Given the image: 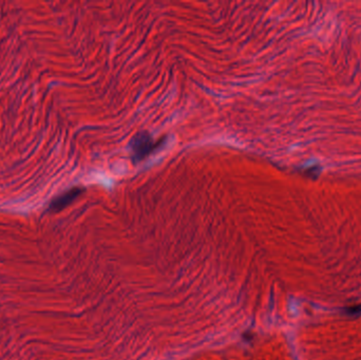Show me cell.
Instances as JSON below:
<instances>
[{
    "instance_id": "obj_1",
    "label": "cell",
    "mask_w": 361,
    "mask_h": 360,
    "mask_svg": "<svg viewBox=\"0 0 361 360\" xmlns=\"http://www.w3.org/2000/svg\"><path fill=\"white\" fill-rule=\"evenodd\" d=\"M161 145V142H155L148 132L142 131L135 134L130 142V151L134 162H141L149 156L156 148Z\"/></svg>"
},
{
    "instance_id": "obj_2",
    "label": "cell",
    "mask_w": 361,
    "mask_h": 360,
    "mask_svg": "<svg viewBox=\"0 0 361 360\" xmlns=\"http://www.w3.org/2000/svg\"><path fill=\"white\" fill-rule=\"evenodd\" d=\"M81 191L82 190L79 188H74V189L69 190L68 192L64 193L63 196H61L60 198L56 199L54 201L52 204V208H54V210H60V208L67 206V204L71 203L72 201H73L79 193H81Z\"/></svg>"
},
{
    "instance_id": "obj_3",
    "label": "cell",
    "mask_w": 361,
    "mask_h": 360,
    "mask_svg": "<svg viewBox=\"0 0 361 360\" xmlns=\"http://www.w3.org/2000/svg\"><path fill=\"white\" fill-rule=\"evenodd\" d=\"M346 315L349 316H358L361 314V305H353L345 309Z\"/></svg>"
}]
</instances>
